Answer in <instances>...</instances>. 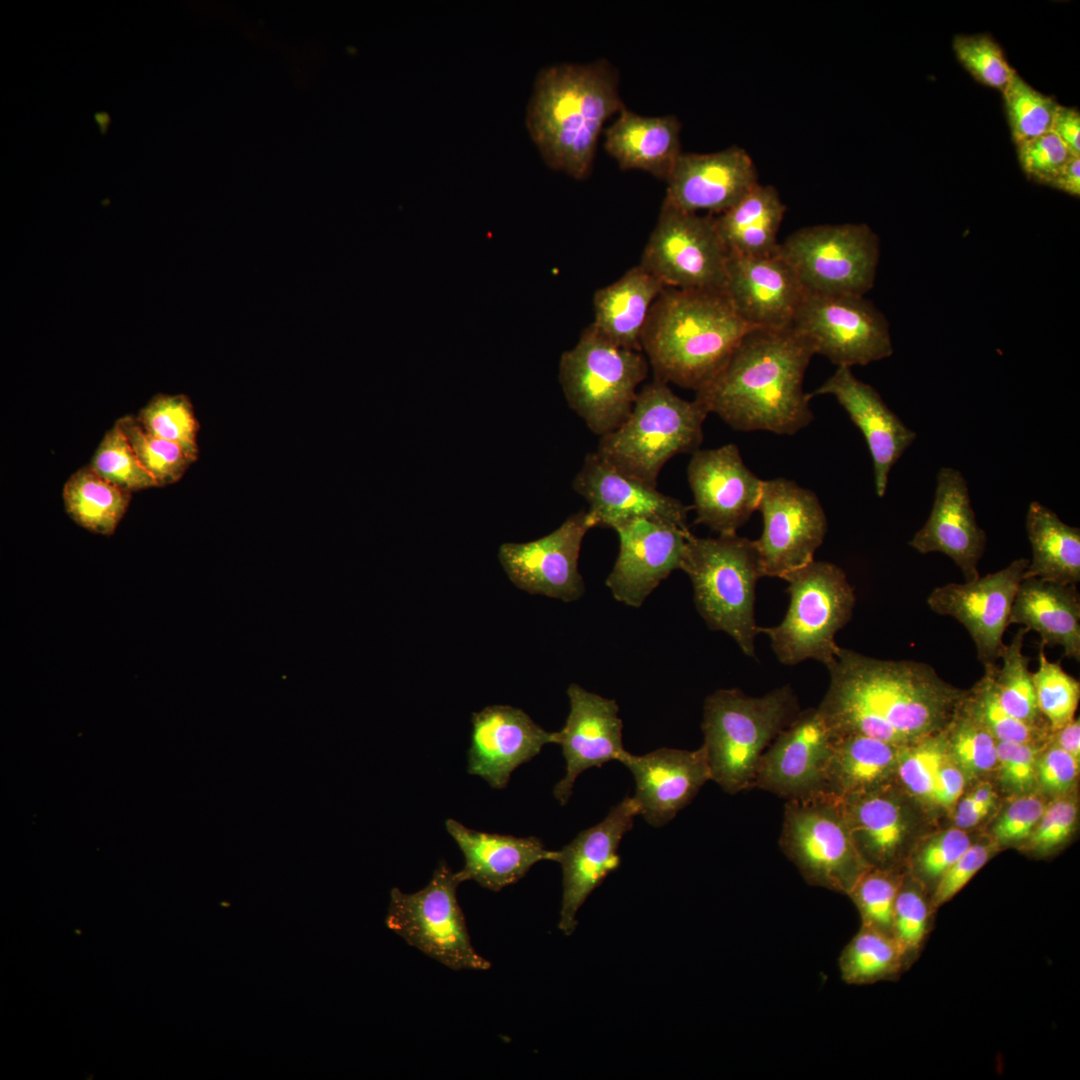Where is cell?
<instances>
[{
    "mask_svg": "<svg viewBox=\"0 0 1080 1080\" xmlns=\"http://www.w3.org/2000/svg\"><path fill=\"white\" fill-rule=\"evenodd\" d=\"M818 706L836 735L862 734L898 747L944 731L967 690L928 663L881 660L839 649Z\"/></svg>",
    "mask_w": 1080,
    "mask_h": 1080,
    "instance_id": "1",
    "label": "cell"
},
{
    "mask_svg": "<svg viewBox=\"0 0 1080 1080\" xmlns=\"http://www.w3.org/2000/svg\"><path fill=\"white\" fill-rule=\"evenodd\" d=\"M814 355L791 326L753 328L695 400L736 431L793 435L813 420L803 382Z\"/></svg>",
    "mask_w": 1080,
    "mask_h": 1080,
    "instance_id": "2",
    "label": "cell"
},
{
    "mask_svg": "<svg viewBox=\"0 0 1080 1080\" xmlns=\"http://www.w3.org/2000/svg\"><path fill=\"white\" fill-rule=\"evenodd\" d=\"M624 107L619 76L607 60L554 64L535 77L526 127L547 166L582 180L592 171L605 122Z\"/></svg>",
    "mask_w": 1080,
    "mask_h": 1080,
    "instance_id": "3",
    "label": "cell"
},
{
    "mask_svg": "<svg viewBox=\"0 0 1080 1080\" xmlns=\"http://www.w3.org/2000/svg\"><path fill=\"white\" fill-rule=\"evenodd\" d=\"M753 328L724 291L664 288L651 308L641 346L655 379L697 392Z\"/></svg>",
    "mask_w": 1080,
    "mask_h": 1080,
    "instance_id": "4",
    "label": "cell"
},
{
    "mask_svg": "<svg viewBox=\"0 0 1080 1080\" xmlns=\"http://www.w3.org/2000/svg\"><path fill=\"white\" fill-rule=\"evenodd\" d=\"M799 713L789 686L750 697L719 689L704 702L702 731L711 780L731 795L753 788L760 759Z\"/></svg>",
    "mask_w": 1080,
    "mask_h": 1080,
    "instance_id": "5",
    "label": "cell"
},
{
    "mask_svg": "<svg viewBox=\"0 0 1080 1080\" xmlns=\"http://www.w3.org/2000/svg\"><path fill=\"white\" fill-rule=\"evenodd\" d=\"M707 415L695 399L685 400L667 383L654 379L638 391L624 422L600 437L595 452L619 471L657 487L671 458L699 449Z\"/></svg>",
    "mask_w": 1080,
    "mask_h": 1080,
    "instance_id": "6",
    "label": "cell"
},
{
    "mask_svg": "<svg viewBox=\"0 0 1080 1080\" xmlns=\"http://www.w3.org/2000/svg\"><path fill=\"white\" fill-rule=\"evenodd\" d=\"M680 569L691 580L696 608L708 627L725 632L745 655L755 656V587L764 577L755 541L737 534H692Z\"/></svg>",
    "mask_w": 1080,
    "mask_h": 1080,
    "instance_id": "7",
    "label": "cell"
},
{
    "mask_svg": "<svg viewBox=\"0 0 1080 1080\" xmlns=\"http://www.w3.org/2000/svg\"><path fill=\"white\" fill-rule=\"evenodd\" d=\"M649 366L641 351L613 343L590 324L562 353L558 378L569 407L602 437L630 414Z\"/></svg>",
    "mask_w": 1080,
    "mask_h": 1080,
    "instance_id": "8",
    "label": "cell"
},
{
    "mask_svg": "<svg viewBox=\"0 0 1080 1080\" xmlns=\"http://www.w3.org/2000/svg\"><path fill=\"white\" fill-rule=\"evenodd\" d=\"M783 579L789 583L788 611L779 625L758 627V632L769 636L781 663L796 665L814 659L828 667L840 649L835 635L852 617V586L839 567L815 560Z\"/></svg>",
    "mask_w": 1080,
    "mask_h": 1080,
    "instance_id": "9",
    "label": "cell"
},
{
    "mask_svg": "<svg viewBox=\"0 0 1080 1080\" xmlns=\"http://www.w3.org/2000/svg\"><path fill=\"white\" fill-rule=\"evenodd\" d=\"M779 845L809 885L847 896L870 868L853 843L842 800L826 792L786 801Z\"/></svg>",
    "mask_w": 1080,
    "mask_h": 1080,
    "instance_id": "10",
    "label": "cell"
},
{
    "mask_svg": "<svg viewBox=\"0 0 1080 1080\" xmlns=\"http://www.w3.org/2000/svg\"><path fill=\"white\" fill-rule=\"evenodd\" d=\"M777 253L807 294L865 296L875 283L880 240L865 223L820 224L791 233Z\"/></svg>",
    "mask_w": 1080,
    "mask_h": 1080,
    "instance_id": "11",
    "label": "cell"
},
{
    "mask_svg": "<svg viewBox=\"0 0 1080 1080\" xmlns=\"http://www.w3.org/2000/svg\"><path fill=\"white\" fill-rule=\"evenodd\" d=\"M461 884L441 861L429 883L414 893L393 888L386 926L410 946L454 970L485 971L491 962L474 948L457 899Z\"/></svg>",
    "mask_w": 1080,
    "mask_h": 1080,
    "instance_id": "12",
    "label": "cell"
},
{
    "mask_svg": "<svg viewBox=\"0 0 1080 1080\" xmlns=\"http://www.w3.org/2000/svg\"><path fill=\"white\" fill-rule=\"evenodd\" d=\"M727 260L714 215L663 201L639 264L665 288L724 291Z\"/></svg>",
    "mask_w": 1080,
    "mask_h": 1080,
    "instance_id": "13",
    "label": "cell"
},
{
    "mask_svg": "<svg viewBox=\"0 0 1080 1080\" xmlns=\"http://www.w3.org/2000/svg\"><path fill=\"white\" fill-rule=\"evenodd\" d=\"M791 327L814 354L837 367L865 366L893 354L889 323L865 296L806 293Z\"/></svg>",
    "mask_w": 1080,
    "mask_h": 1080,
    "instance_id": "14",
    "label": "cell"
},
{
    "mask_svg": "<svg viewBox=\"0 0 1080 1080\" xmlns=\"http://www.w3.org/2000/svg\"><path fill=\"white\" fill-rule=\"evenodd\" d=\"M763 531L755 540L764 576L782 578L814 560L827 532L816 494L785 478L763 480L758 509Z\"/></svg>",
    "mask_w": 1080,
    "mask_h": 1080,
    "instance_id": "15",
    "label": "cell"
},
{
    "mask_svg": "<svg viewBox=\"0 0 1080 1080\" xmlns=\"http://www.w3.org/2000/svg\"><path fill=\"white\" fill-rule=\"evenodd\" d=\"M1029 560L1018 558L1001 570L965 583L934 588L929 608L960 622L970 634L984 668L998 665L1012 605Z\"/></svg>",
    "mask_w": 1080,
    "mask_h": 1080,
    "instance_id": "16",
    "label": "cell"
},
{
    "mask_svg": "<svg viewBox=\"0 0 1080 1080\" xmlns=\"http://www.w3.org/2000/svg\"><path fill=\"white\" fill-rule=\"evenodd\" d=\"M841 800L851 838L865 863L905 871L922 837V807L895 782Z\"/></svg>",
    "mask_w": 1080,
    "mask_h": 1080,
    "instance_id": "17",
    "label": "cell"
},
{
    "mask_svg": "<svg viewBox=\"0 0 1080 1080\" xmlns=\"http://www.w3.org/2000/svg\"><path fill=\"white\" fill-rule=\"evenodd\" d=\"M591 528L594 525L587 511H579L539 539L501 544L499 562L510 581L523 591L564 602L578 600L585 592L578 560Z\"/></svg>",
    "mask_w": 1080,
    "mask_h": 1080,
    "instance_id": "18",
    "label": "cell"
},
{
    "mask_svg": "<svg viewBox=\"0 0 1080 1080\" xmlns=\"http://www.w3.org/2000/svg\"><path fill=\"white\" fill-rule=\"evenodd\" d=\"M687 479L695 523L719 535L737 534L758 509L763 480L744 464L735 444L693 452Z\"/></svg>",
    "mask_w": 1080,
    "mask_h": 1080,
    "instance_id": "19",
    "label": "cell"
},
{
    "mask_svg": "<svg viewBox=\"0 0 1080 1080\" xmlns=\"http://www.w3.org/2000/svg\"><path fill=\"white\" fill-rule=\"evenodd\" d=\"M835 738L817 708L799 712L763 753L753 788L787 800L824 792Z\"/></svg>",
    "mask_w": 1080,
    "mask_h": 1080,
    "instance_id": "20",
    "label": "cell"
},
{
    "mask_svg": "<svg viewBox=\"0 0 1080 1080\" xmlns=\"http://www.w3.org/2000/svg\"><path fill=\"white\" fill-rule=\"evenodd\" d=\"M619 552L605 584L613 597L639 608L674 570L680 569L689 527L645 518L616 525Z\"/></svg>",
    "mask_w": 1080,
    "mask_h": 1080,
    "instance_id": "21",
    "label": "cell"
},
{
    "mask_svg": "<svg viewBox=\"0 0 1080 1080\" xmlns=\"http://www.w3.org/2000/svg\"><path fill=\"white\" fill-rule=\"evenodd\" d=\"M639 808L633 797L613 806L598 824L581 831L557 852L562 868L563 895L559 929L567 936L577 926V913L588 896L619 867L618 848L632 829Z\"/></svg>",
    "mask_w": 1080,
    "mask_h": 1080,
    "instance_id": "22",
    "label": "cell"
},
{
    "mask_svg": "<svg viewBox=\"0 0 1080 1080\" xmlns=\"http://www.w3.org/2000/svg\"><path fill=\"white\" fill-rule=\"evenodd\" d=\"M573 489L588 503L587 513L594 527L613 529L637 518L689 527L687 520L692 506L619 471L596 452L585 457L574 478Z\"/></svg>",
    "mask_w": 1080,
    "mask_h": 1080,
    "instance_id": "23",
    "label": "cell"
},
{
    "mask_svg": "<svg viewBox=\"0 0 1080 1080\" xmlns=\"http://www.w3.org/2000/svg\"><path fill=\"white\" fill-rule=\"evenodd\" d=\"M567 695L569 713L563 728L557 732V744L562 748L566 771L553 789V795L561 805L568 802L582 772L613 760L620 762L627 752L615 700L590 692L576 683L569 685Z\"/></svg>",
    "mask_w": 1080,
    "mask_h": 1080,
    "instance_id": "24",
    "label": "cell"
},
{
    "mask_svg": "<svg viewBox=\"0 0 1080 1080\" xmlns=\"http://www.w3.org/2000/svg\"><path fill=\"white\" fill-rule=\"evenodd\" d=\"M667 183L664 202L687 212L719 215L759 183L748 152L730 146L712 153H681Z\"/></svg>",
    "mask_w": 1080,
    "mask_h": 1080,
    "instance_id": "25",
    "label": "cell"
},
{
    "mask_svg": "<svg viewBox=\"0 0 1080 1080\" xmlns=\"http://www.w3.org/2000/svg\"><path fill=\"white\" fill-rule=\"evenodd\" d=\"M471 722L468 772L495 789L505 788L513 771L545 745L557 744V732L546 731L513 706H486L472 714Z\"/></svg>",
    "mask_w": 1080,
    "mask_h": 1080,
    "instance_id": "26",
    "label": "cell"
},
{
    "mask_svg": "<svg viewBox=\"0 0 1080 1080\" xmlns=\"http://www.w3.org/2000/svg\"><path fill=\"white\" fill-rule=\"evenodd\" d=\"M620 763L634 777L639 815L654 827L671 821L711 780L703 745L691 751L660 748L644 755L627 751Z\"/></svg>",
    "mask_w": 1080,
    "mask_h": 1080,
    "instance_id": "27",
    "label": "cell"
},
{
    "mask_svg": "<svg viewBox=\"0 0 1080 1080\" xmlns=\"http://www.w3.org/2000/svg\"><path fill=\"white\" fill-rule=\"evenodd\" d=\"M724 292L741 318L755 328L790 327L806 294L777 252L728 254Z\"/></svg>",
    "mask_w": 1080,
    "mask_h": 1080,
    "instance_id": "28",
    "label": "cell"
},
{
    "mask_svg": "<svg viewBox=\"0 0 1080 1080\" xmlns=\"http://www.w3.org/2000/svg\"><path fill=\"white\" fill-rule=\"evenodd\" d=\"M986 540L971 506L967 481L960 471L942 467L930 515L909 545L921 554L938 552L948 556L965 580L973 581L980 577L978 564Z\"/></svg>",
    "mask_w": 1080,
    "mask_h": 1080,
    "instance_id": "29",
    "label": "cell"
},
{
    "mask_svg": "<svg viewBox=\"0 0 1080 1080\" xmlns=\"http://www.w3.org/2000/svg\"><path fill=\"white\" fill-rule=\"evenodd\" d=\"M823 394L834 396L862 432L873 462L875 491L883 497L892 467L917 434L887 406L874 387L855 377L851 368L837 367L809 395L812 398Z\"/></svg>",
    "mask_w": 1080,
    "mask_h": 1080,
    "instance_id": "30",
    "label": "cell"
},
{
    "mask_svg": "<svg viewBox=\"0 0 1080 1080\" xmlns=\"http://www.w3.org/2000/svg\"><path fill=\"white\" fill-rule=\"evenodd\" d=\"M445 825L464 856L463 868L455 872L460 883L473 880L498 892L523 878L534 864L557 858V851L547 849L533 836L477 831L454 819H447Z\"/></svg>",
    "mask_w": 1080,
    "mask_h": 1080,
    "instance_id": "31",
    "label": "cell"
},
{
    "mask_svg": "<svg viewBox=\"0 0 1080 1080\" xmlns=\"http://www.w3.org/2000/svg\"><path fill=\"white\" fill-rule=\"evenodd\" d=\"M1009 623L1037 632L1042 646H1060L1067 658L1080 661V595L1076 585L1024 578Z\"/></svg>",
    "mask_w": 1080,
    "mask_h": 1080,
    "instance_id": "32",
    "label": "cell"
},
{
    "mask_svg": "<svg viewBox=\"0 0 1080 1080\" xmlns=\"http://www.w3.org/2000/svg\"><path fill=\"white\" fill-rule=\"evenodd\" d=\"M680 133L674 115L643 116L624 107L605 130L604 148L622 170H642L666 181L682 153Z\"/></svg>",
    "mask_w": 1080,
    "mask_h": 1080,
    "instance_id": "33",
    "label": "cell"
},
{
    "mask_svg": "<svg viewBox=\"0 0 1080 1080\" xmlns=\"http://www.w3.org/2000/svg\"><path fill=\"white\" fill-rule=\"evenodd\" d=\"M945 730L901 747L895 783L923 809L952 813L968 781L948 753Z\"/></svg>",
    "mask_w": 1080,
    "mask_h": 1080,
    "instance_id": "34",
    "label": "cell"
},
{
    "mask_svg": "<svg viewBox=\"0 0 1080 1080\" xmlns=\"http://www.w3.org/2000/svg\"><path fill=\"white\" fill-rule=\"evenodd\" d=\"M663 284L640 264L593 296L591 323L613 343L642 352L641 340L651 308Z\"/></svg>",
    "mask_w": 1080,
    "mask_h": 1080,
    "instance_id": "35",
    "label": "cell"
},
{
    "mask_svg": "<svg viewBox=\"0 0 1080 1080\" xmlns=\"http://www.w3.org/2000/svg\"><path fill=\"white\" fill-rule=\"evenodd\" d=\"M900 749L862 734L836 735L824 792L845 799L894 783Z\"/></svg>",
    "mask_w": 1080,
    "mask_h": 1080,
    "instance_id": "36",
    "label": "cell"
},
{
    "mask_svg": "<svg viewBox=\"0 0 1080 1080\" xmlns=\"http://www.w3.org/2000/svg\"><path fill=\"white\" fill-rule=\"evenodd\" d=\"M785 212L778 190L759 182L731 208L714 216L728 254L766 256L777 252Z\"/></svg>",
    "mask_w": 1080,
    "mask_h": 1080,
    "instance_id": "37",
    "label": "cell"
},
{
    "mask_svg": "<svg viewBox=\"0 0 1080 1080\" xmlns=\"http://www.w3.org/2000/svg\"><path fill=\"white\" fill-rule=\"evenodd\" d=\"M1026 530L1032 558L1024 578L1076 585L1080 581V529L1033 501L1027 510Z\"/></svg>",
    "mask_w": 1080,
    "mask_h": 1080,
    "instance_id": "38",
    "label": "cell"
},
{
    "mask_svg": "<svg viewBox=\"0 0 1080 1080\" xmlns=\"http://www.w3.org/2000/svg\"><path fill=\"white\" fill-rule=\"evenodd\" d=\"M62 496L67 515L77 525L104 536L114 533L131 500V493L108 482L89 465L68 478Z\"/></svg>",
    "mask_w": 1080,
    "mask_h": 1080,
    "instance_id": "39",
    "label": "cell"
},
{
    "mask_svg": "<svg viewBox=\"0 0 1080 1080\" xmlns=\"http://www.w3.org/2000/svg\"><path fill=\"white\" fill-rule=\"evenodd\" d=\"M838 967L849 985L894 981L908 970L892 936L862 925L841 951Z\"/></svg>",
    "mask_w": 1080,
    "mask_h": 1080,
    "instance_id": "40",
    "label": "cell"
},
{
    "mask_svg": "<svg viewBox=\"0 0 1080 1080\" xmlns=\"http://www.w3.org/2000/svg\"><path fill=\"white\" fill-rule=\"evenodd\" d=\"M1029 630L1020 627L1012 640L1004 644L1000 659L1002 665L991 666L995 692L1002 707L1014 717L1037 726H1049L1039 711L1030 658L1023 653L1025 636Z\"/></svg>",
    "mask_w": 1080,
    "mask_h": 1080,
    "instance_id": "41",
    "label": "cell"
},
{
    "mask_svg": "<svg viewBox=\"0 0 1080 1080\" xmlns=\"http://www.w3.org/2000/svg\"><path fill=\"white\" fill-rule=\"evenodd\" d=\"M934 909L930 894L906 870L896 897L892 937L909 969L920 957L933 930Z\"/></svg>",
    "mask_w": 1080,
    "mask_h": 1080,
    "instance_id": "42",
    "label": "cell"
},
{
    "mask_svg": "<svg viewBox=\"0 0 1080 1080\" xmlns=\"http://www.w3.org/2000/svg\"><path fill=\"white\" fill-rule=\"evenodd\" d=\"M984 669L983 677L967 690L962 701L964 709L997 741L1047 744L1052 733L1050 727L1033 725L1008 713L995 692L991 667Z\"/></svg>",
    "mask_w": 1080,
    "mask_h": 1080,
    "instance_id": "43",
    "label": "cell"
},
{
    "mask_svg": "<svg viewBox=\"0 0 1080 1080\" xmlns=\"http://www.w3.org/2000/svg\"><path fill=\"white\" fill-rule=\"evenodd\" d=\"M945 741L949 755L967 781L995 771L997 740L964 709L962 702L945 730Z\"/></svg>",
    "mask_w": 1080,
    "mask_h": 1080,
    "instance_id": "44",
    "label": "cell"
},
{
    "mask_svg": "<svg viewBox=\"0 0 1080 1080\" xmlns=\"http://www.w3.org/2000/svg\"><path fill=\"white\" fill-rule=\"evenodd\" d=\"M115 423L142 467L152 475L158 487L179 481L198 459L183 447L145 432L135 416L125 415Z\"/></svg>",
    "mask_w": 1080,
    "mask_h": 1080,
    "instance_id": "45",
    "label": "cell"
},
{
    "mask_svg": "<svg viewBox=\"0 0 1080 1080\" xmlns=\"http://www.w3.org/2000/svg\"><path fill=\"white\" fill-rule=\"evenodd\" d=\"M135 418L148 434L173 442L198 457L199 423L186 395L157 394Z\"/></svg>",
    "mask_w": 1080,
    "mask_h": 1080,
    "instance_id": "46",
    "label": "cell"
},
{
    "mask_svg": "<svg viewBox=\"0 0 1080 1080\" xmlns=\"http://www.w3.org/2000/svg\"><path fill=\"white\" fill-rule=\"evenodd\" d=\"M1011 137L1017 145L1051 131L1058 103L1016 73L1002 92Z\"/></svg>",
    "mask_w": 1080,
    "mask_h": 1080,
    "instance_id": "47",
    "label": "cell"
},
{
    "mask_svg": "<svg viewBox=\"0 0 1080 1080\" xmlns=\"http://www.w3.org/2000/svg\"><path fill=\"white\" fill-rule=\"evenodd\" d=\"M1037 705L1051 731L1072 721L1080 698V683L1059 663L1049 661L1040 646L1038 669L1032 673Z\"/></svg>",
    "mask_w": 1080,
    "mask_h": 1080,
    "instance_id": "48",
    "label": "cell"
},
{
    "mask_svg": "<svg viewBox=\"0 0 1080 1080\" xmlns=\"http://www.w3.org/2000/svg\"><path fill=\"white\" fill-rule=\"evenodd\" d=\"M972 843L967 830L956 826L922 836L910 854L906 871L931 897L944 873Z\"/></svg>",
    "mask_w": 1080,
    "mask_h": 1080,
    "instance_id": "49",
    "label": "cell"
},
{
    "mask_svg": "<svg viewBox=\"0 0 1080 1080\" xmlns=\"http://www.w3.org/2000/svg\"><path fill=\"white\" fill-rule=\"evenodd\" d=\"M905 871L869 868L848 896L861 918V925L892 936L893 911Z\"/></svg>",
    "mask_w": 1080,
    "mask_h": 1080,
    "instance_id": "50",
    "label": "cell"
},
{
    "mask_svg": "<svg viewBox=\"0 0 1080 1080\" xmlns=\"http://www.w3.org/2000/svg\"><path fill=\"white\" fill-rule=\"evenodd\" d=\"M99 476L129 493L158 487L115 423L101 440L89 464Z\"/></svg>",
    "mask_w": 1080,
    "mask_h": 1080,
    "instance_id": "51",
    "label": "cell"
},
{
    "mask_svg": "<svg viewBox=\"0 0 1080 1080\" xmlns=\"http://www.w3.org/2000/svg\"><path fill=\"white\" fill-rule=\"evenodd\" d=\"M952 48L960 64L984 86L1003 92L1017 73L989 34L956 35Z\"/></svg>",
    "mask_w": 1080,
    "mask_h": 1080,
    "instance_id": "52",
    "label": "cell"
},
{
    "mask_svg": "<svg viewBox=\"0 0 1080 1080\" xmlns=\"http://www.w3.org/2000/svg\"><path fill=\"white\" fill-rule=\"evenodd\" d=\"M1075 791L1050 798L1031 835L1020 850L1036 858L1053 855L1071 839L1078 821Z\"/></svg>",
    "mask_w": 1080,
    "mask_h": 1080,
    "instance_id": "53",
    "label": "cell"
},
{
    "mask_svg": "<svg viewBox=\"0 0 1080 1080\" xmlns=\"http://www.w3.org/2000/svg\"><path fill=\"white\" fill-rule=\"evenodd\" d=\"M1048 797L1038 789L1013 796L991 827L989 837L999 849L1020 848L1039 821Z\"/></svg>",
    "mask_w": 1080,
    "mask_h": 1080,
    "instance_id": "54",
    "label": "cell"
},
{
    "mask_svg": "<svg viewBox=\"0 0 1080 1080\" xmlns=\"http://www.w3.org/2000/svg\"><path fill=\"white\" fill-rule=\"evenodd\" d=\"M1047 744L997 741L995 771L1008 794L1016 796L1037 789V762Z\"/></svg>",
    "mask_w": 1080,
    "mask_h": 1080,
    "instance_id": "55",
    "label": "cell"
},
{
    "mask_svg": "<svg viewBox=\"0 0 1080 1080\" xmlns=\"http://www.w3.org/2000/svg\"><path fill=\"white\" fill-rule=\"evenodd\" d=\"M1016 147L1019 164L1026 177L1046 186L1059 168L1073 156L1052 131L1019 143Z\"/></svg>",
    "mask_w": 1080,
    "mask_h": 1080,
    "instance_id": "56",
    "label": "cell"
},
{
    "mask_svg": "<svg viewBox=\"0 0 1080 1080\" xmlns=\"http://www.w3.org/2000/svg\"><path fill=\"white\" fill-rule=\"evenodd\" d=\"M999 850L990 838L973 842L937 883L931 894L934 909L937 911L958 894Z\"/></svg>",
    "mask_w": 1080,
    "mask_h": 1080,
    "instance_id": "57",
    "label": "cell"
},
{
    "mask_svg": "<svg viewBox=\"0 0 1080 1080\" xmlns=\"http://www.w3.org/2000/svg\"><path fill=\"white\" fill-rule=\"evenodd\" d=\"M1079 765L1080 762L1049 741L1038 758L1037 789L1050 798L1074 791Z\"/></svg>",
    "mask_w": 1080,
    "mask_h": 1080,
    "instance_id": "58",
    "label": "cell"
},
{
    "mask_svg": "<svg viewBox=\"0 0 1080 1080\" xmlns=\"http://www.w3.org/2000/svg\"><path fill=\"white\" fill-rule=\"evenodd\" d=\"M1051 131L1071 154L1080 156V113L1076 108L1058 105Z\"/></svg>",
    "mask_w": 1080,
    "mask_h": 1080,
    "instance_id": "59",
    "label": "cell"
},
{
    "mask_svg": "<svg viewBox=\"0 0 1080 1080\" xmlns=\"http://www.w3.org/2000/svg\"><path fill=\"white\" fill-rule=\"evenodd\" d=\"M994 806L976 802L968 793L962 794L957 801L952 815L956 827L968 830L978 825Z\"/></svg>",
    "mask_w": 1080,
    "mask_h": 1080,
    "instance_id": "60",
    "label": "cell"
},
{
    "mask_svg": "<svg viewBox=\"0 0 1080 1080\" xmlns=\"http://www.w3.org/2000/svg\"><path fill=\"white\" fill-rule=\"evenodd\" d=\"M1049 187L1070 196H1080V156H1071L1048 183Z\"/></svg>",
    "mask_w": 1080,
    "mask_h": 1080,
    "instance_id": "61",
    "label": "cell"
},
{
    "mask_svg": "<svg viewBox=\"0 0 1080 1080\" xmlns=\"http://www.w3.org/2000/svg\"><path fill=\"white\" fill-rule=\"evenodd\" d=\"M1050 741L1080 762V721H1072L1051 733Z\"/></svg>",
    "mask_w": 1080,
    "mask_h": 1080,
    "instance_id": "62",
    "label": "cell"
}]
</instances>
